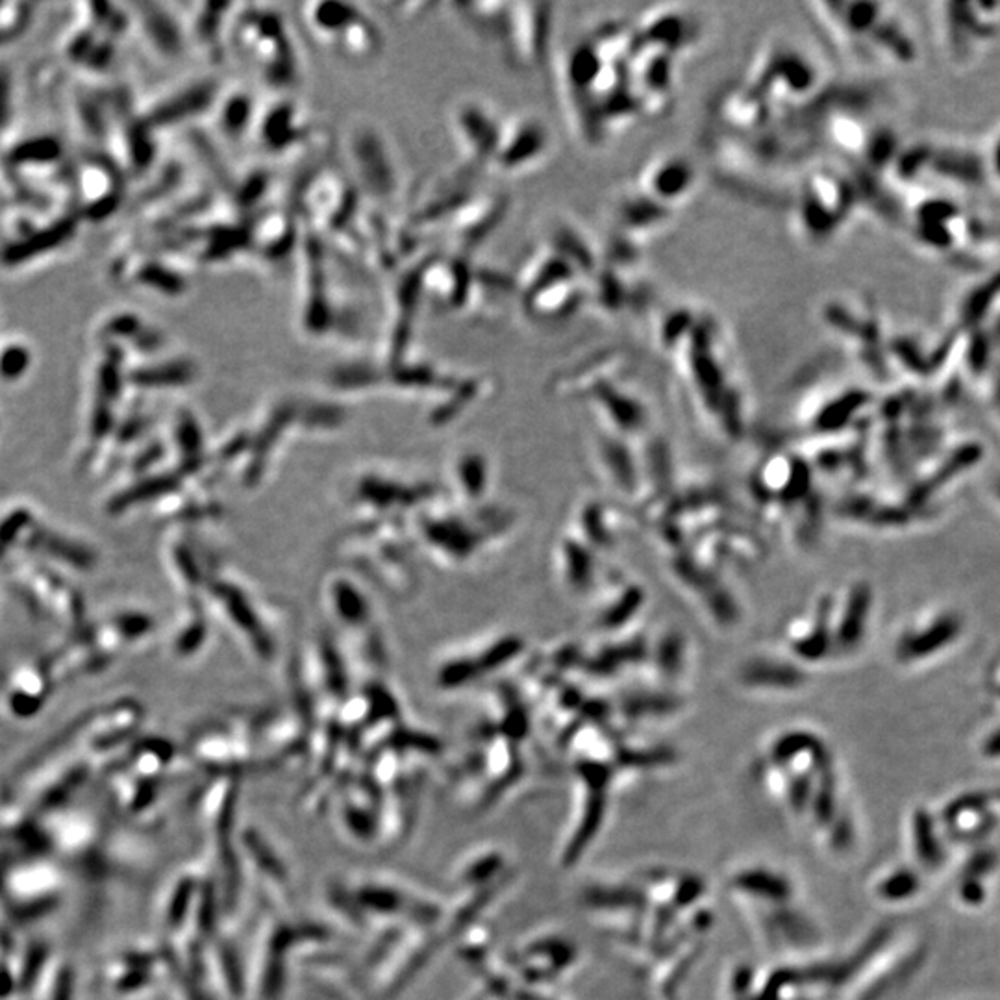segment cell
I'll return each mask as SVG.
<instances>
[{"mask_svg":"<svg viewBox=\"0 0 1000 1000\" xmlns=\"http://www.w3.org/2000/svg\"><path fill=\"white\" fill-rule=\"evenodd\" d=\"M348 160L353 163L354 181L377 200H391L399 189V173L390 147L372 126L361 123L348 130Z\"/></svg>","mask_w":1000,"mask_h":1000,"instance_id":"9","label":"cell"},{"mask_svg":"<svg viewBox=\"0 0 1000 1000\" xmlns=\"http://www.w3.org/2000/svg\"><path fill=\"white\" fill-rule=\"evenodd\" d=\"M980 158H982L986 182L1000 189V125L986 139Z\"/></svg>","mask_w":1000,"mask_h":1000,"instance_id":"19","label":"cell"},{"mask_svg":"<svg viewBox=\"0 0 1000 1000\" xmlns=\"http://www.w3.org/2000/svg\"><path fill=\"white\" fill-rule=\"evenodd\" d=\"M232 47L254 77L275 90H288L300 79V60L286 19L273 8L240 7L228 26Z\"/></svg>","mask_w":1000,"mask_h":1000,"instance_id":"2","label":"cell"},{"mask_svg":"<svg viewBox=\"0 0 1000 1000\" xmlns=\"http://www.w3.org/2000/svg\"><path fill=\"white\" fill-rule=\"evenodd\" d=\"M503 120L490 104L474 96L461 99L450 110V130L460 150L463 165L471 171L492 168Z\"/></svg>","mask_w":1000,"mask_h":1000,"instance_id":"8","label":"cell"},{"mask_svg":"<svg viewBox=\"0 0 1000 1000\" xmlns=\"http://www.w3.org/2000/svg\"><path fill=\"white\" fill-rule=\"evenodd\" d=\"M699 184L697 168L680 152H659L651 158L637 176L635 189L665 208L677 210L693 197Z\"/></svg>","mask_w":1000,"mask_h":1000,"instance_id":"11","label":"cell"},{"mask_svg":"<svg viewBox=\"0 0 1000 1000\" xmlns=\"http://www.w3.org/2000/svg\"><path fill=\"white\" fill-rule=\"evenodd\" d=\"M935 28L946 64L967 69L1000 39V2L938 4Z\"/></svg>","mask_w":1000,"mask_h":1000,"instance_id":"4","label":"cell"},{"mask_svg":"<svg viewBox=\"0 0 1000 1000\" xmlns=\"http://www.w3.org/2000/svg\"><path fill=\"white\" fill-rule=\"evenodd\" d=\"M256 106L249 91L243 88H235L232 93H228L222 99L221 110H219V126L222 134L228 139L245 138L246 134L252 133V126L256 120Z\"/></svg>","mask_w":1000,"mask_h":1000,"instance_id":"18","label":"cell"},{"mask_svg":"<svg viewBox=\"0 0 1000 1000\" xmlns=\"http://www.w3.org/2000/svg\"><path fill=\"white\" fill-rule=\"evenodd\" d=\"M551 4H509L503 48L509 61L522 69L545 64L552 36Z\"/></svg>","mask_w":1000,"mask_h":1000,"instance_id":"10","label":"cell"},{"mask_svg":"<svg viewBox=\"0 0 1000 1000\" xmlns=\"http://www.w3.org/2000/svg\"><path fill=\"white\" fill-rule=\"evenodd\" d=\"M506 211L508 200L503 195H492L476 200L471 198L449 222L450 235L460 249V254L482 245L497 230L506 217Z\"/></svg>","mask_w":1000,"mask_h":1000,"instance_id":"16","label":"cell"},{"mask_svg":"<svg viewBox=\"0 0 1000 1000\" xmlns=\"http://www.w3.org/2000/svg\"><path fill=\"white\" fill-rule=\"evenodd\" d=\"M310 130L312 128L306 123L302 110L288 99L273 102L264 112L256 114L252 126V133L258 136L260 145L273 154L294 150L304 141Z\"/></svg>","mask_w":1000,"mask_h":1000,"instance_id":"14","label":"cell"},{"mask_svg":"<svg viewBox=\"0 0 1000 1000\" xmlns=\"http://www.w3.org/2000/svg\"><path fill=\"white\" fill-rule=\"evenodd\" d=\"M312 204L308 208V216L313 221V227L336 232L343 230L348 217L356 216V193L350 192V186L345 184L337 174L319 176L312 186V195L306 197Z\"/></svg>","mask_w":1000,"mask_h":1000,"instance_id":"17","label":"cell"},{"mask_svg":"<svg viewBox=\"0 0 1000 1000\" xmlns=\"http://www.w3.org/2000/svg\"><path fill=\"white\" fill-rule=\"evenodd\" d=\"M552 152V134L545 120L521 114L503 120L492 168L498 173L527 174L543 165Z\"/></svg>","mask_w":1000,"mask_h":1000,"instance_id":"7","label":"cell"},{"mask_svg":"<svg viewBox=\"0 0 1000 1000\" xmlns=\"http://www.w3.org/2000/svg\"><path fill=\"white\" fill-rule=\"evenodd\" d=\"M675 217V210L654 203L637 189L627 192L613 204L616 245L627 246L640 254V245L648 238L665 232Z\"/></svg>","mask_w":1000,"mask_h":1000,"instance_id":"13","label":"cell"},{"mask_svg":"<svg viewBox=\"0 0 1000 1000\" xmlns=\"http://www.w3.org/2000/svg\"><path fill=\"white\" fill-rule=\"evenodd\" d=\"M812 10L834 45L854 60L892 69L916 66V34L895 4L814 2Z\"/></svg>","mask_w":1000,"mask_h":1000,"instance_id":"1","label":"cell"},{"mask_svg":"<svg viewBox=\"0 0 1000 1000\" xmlns=\"http://www.w3.org/2000/svg\"><path fill=\"white\" fill-rule=\"evenodd\" d=\"M302 23L319 47L354 64L382 55V32L371 15L348 2H310L302 7Z\"/></svg>","mask_w":1000,"mask_h":1000,"instance_id":"3","label":"cell"},{"mask_svg":"<svg viewBox=\"0 0 1000 1000\" xmlns=\"http://www.w3.org/2000/svg\"><path fill=\"white\" fill-rule=\"evenodd\" d=\"M522 308L536 323L567 321L587 306V280L565 278L521 295Z\"/></svg>","mask_w":1000,"mask_h":1000,"instance_id":"15","label":"cell"},{"mask_svg":"<svg viewBox=\"0 0 1000 1000\" xmlns=\"http://www.w3.org/2000/svg\"><path fill=\"white\" fill-rule=\"evenodd\" d=\"M854 204L857 189L852 182L838 171L820 169L809 176L795 204L793 219L798 235L809 245L828 243L849 219Z\"/></svg>","mask_w":1000,"mask_h":1000,"instance_id":"5","label":"cell"},{"mask_svg":"<svg viewBox=\"0 0 1000 1000\" xmlns=\"http://www.w3.org/2000/svg\"><path fill=\"white\" fill-rule=\"evenodd\" d=\"M634 28L643 45L659 48L677 58L696 47L702 34L699 18L680 4L651 8Z\"/></svg>","mask_w":1000,"mask_h":1000,"instance_id":"12","label":"cell"},{"mask_svg":"<svg viewBox=\"0 0 1000 1000\" xmlns=\"http://www.w3.org/2000/svg\"><path fill=\"white\" fill-rule=\"evenodd\" d=\"M771 106L798 102L819 88V69L803 48L793 43H767L749 69V84Z\"/></svg>","mask_w":1000,"mask_h":1000,"instance_id":"6","label":"cell"}]
</instances>
